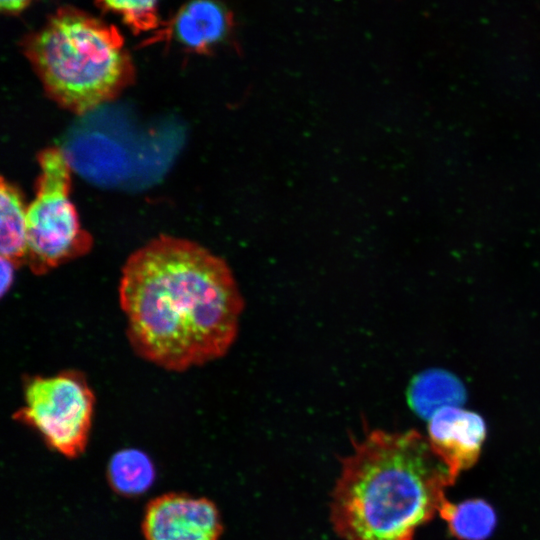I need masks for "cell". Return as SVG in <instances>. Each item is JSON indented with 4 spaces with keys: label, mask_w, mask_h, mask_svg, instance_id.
<instances>
[{
    "label": "cell",
    "mask_w": 540,
    "mask_h": 540,
    "mask_svg": "<svg viewBox=\"0 0 540 540\" xmlns=\"http://www.w3.org/2000/svg\"><path fill=\"white\" fill-rule=\"evenodd\" d=\"M118 295L131 348L173 372L224 356L243 310L226 262L193 241L170 235L152 239L128 257Z\"/></svg>",
    "instance_id": "6da1fadb"
},
{
    "label": "cell",
    "mask_w": 540,
    "mask_h": 540,
    "mask_svg": "<svg viewBox=\"0 0 540 540\" xmlns=\"http://www.w3.org/2000/svg\"><path fill=\"white\" fill-rule=\"evenodd\" d=\"M456 477L419 432L372 430L341 460L331 525L340 540H413Z\"/></svg>",
    "instance_id": "7a4b0ae2"
},
{
    "label": "cell",
    "mask_w": 540,
    "mask_h": 540,
    "mask_svg": "<svg viewBox=\"0 0 540 540\" xmlns=\"http://www.w3.org/2000/svg\"><path fill=\"white\" fill-rule=\"evenodd\" d=\"M22 46L47 95L76 114L112 100L134 76L119 30L73 7L59 8Z\"/></svg>",
    "instance_id": "3957f363"
},
{
    "label": "cell",
    "mask_w": 540,
    "mask_h": 540,
    "mask_svg": "<svg viewBox=\"0 0 540 540\" xmlns=\"http://www.w3.org/2000/svg\"><path fill=\"white\" fill-rule=\"evenodd\" d=\"M38 161L36 196L26 213L25 264L35 275H43L89 252L92 237L81 227L69 197L71 166L65 153L50 147Z\"/></svg>",
    "instance_id": "277c9868"
},
{
    "label": "cell",
    "mask_w": 540,
    "mask_h": 540,
    "mask_svg": "<svg viewBox=\"0 0 540 540\" xmlns=\"http://www.w3.org/2000/svg\"><path fill=\"white\" fill-rule=\"evenodd\" d=\"M95 401L80 371L33 375L24 380L23 404L13 419L35 430L55 452L74 459L86 450Z\"/></svg>",
    "instance_id": "5b68a950"
},
{
    "label": "cell",
    "mask_w": 540,
    "mask_h": 540,
    "mask_svg": "<svg viewBox=\"0 0 540 540\" xmlns=\"http://www.w3.org/2000/svg\"><path fill=\"white\" fill-rule=\"evenodd\" d=\"M145 540H219L223 523L208 498L168 492L148 502L142 519Z\"/></svg>",
    "instance_id": "8992f818"
},
{
    "label": "cell",
    "mask_w": 540,
    "mask_h": 540,
    "mask_svg": "<svg viewBox=\"0 0 540 540\" xmlns=\"http://www.w3.org/2000/svg\"><path fill=\"white\" fill-rule=\"evenodd\" d=\"M428 434L432 449L458 475L477 461L486 425L479 414L448 406L431 417Z\"/></svg>",
    "instance_id": "52a82bcc"
},
{
    "label": "cell",
    "mask_w": 540,
    "mask_h": 540,
    "mask_svg": "<svg viewBox=\"0 0 540 540\" xmlns=\"http://www.w3.org/2000/svg\"><path fill=\"white\" fill-rule=\"evenodd\" d=\"M167 34L194 52L221 43L231 29V15L218 0H191L177 12Z\"/></svg>",
    "instance_id": "ba28073f"
},
{
    "label": "cell",
    "mask_w": 540,
    "mask_h": 540,
    "mask_svg": "<svg viewBox=\"0 0 540 540\" xmlns=\"http://www.w3.org/2000/svg\"><path fill=\"white\" fill-rule=\"evenodd\" d=\"M0 210L1 257L20 266L27 254V207L19 190L4 178L0 186Z\"/></svg>",
    "instance_id": "9c48e42d"
},
{
    "label": "cell",
    "mask_w": 540,
    "mask_h": 540,
    "mask_svg": "<svg viewBox=\"0 0 540 540\" xmlns=\"http://www.w3.org/2000/svg\"><path fill=\"white\" fill-rule=\"evenodd\" d=\"M155 468L143 451L125 448L115 452L107 466V479L118 494L133 497L146 492L154 482Z\"/></svg>",
    "instance_id": "30bf717a"
},
{
    "label": "cell",
    "mask_w": 540,
    "mask_h": 540,
    "mask_svg": "<svg viewBox=\"0 0 540 540\" xmlns=\"http://www.w3.org/2000/svg\"><path fill=\"white\" fill-rule=\"evenodd\" d=\"M463 385L450 373L430 371L419 375L410 387L409 400L423 417H432L438 410L455 406L464 400Z\"/></svg>",
    "instance_id": "8fae6325"
},
{
    "label": "cell",
    "mask_w": 540,
    "mask_h": 540,
    "mask_svg": "<svg viewBox=\"0 0 540 540\" xmlns=\"http://www.w3.org/2000/svg\"><path fill=\"white\" fill-rule=\"evenodd\" d=\"M439 514L449 530L461 540H485L496 527V513L482 499L466 500L458 504L444 501Z\"/></svg>",
    "instance_id": "7c38bea8"
},
{
    "label": "cell",
    "mask_w": 540,
    "mask_h": 540,
    "mask_svg": "<svg viewBox=\"0 0 540 540\" xmlns=\"http://www.w3.org/2000/svg\"><path fill=\"white\" fill-rule=\"evenodd\" d=\"M104 10L121 16L135 33L149 31L159 25L158 0H96Z\"/></svg>",
    "instance_id": "4fadbf2b"
},
{
    "label": "cell",
    "mask_w": 540,
    "mask_h": 540,
    "mask_svg": "<svg viewBox=\"0 0 540 540\" xmlns=\"http://www.w3.org/2000/svg\"><path fill=\"white\" fill-rule=\"evenodd\" d=\"M1 263V269H0V275H1V295H5L11 288L14 282L15 278V271L19 267L11 260L1 257L0 260Z\"/></svg>",
    "instance_id": "5bb4252c"
},
{
    "label": "cell",
    "mask_w": 540,
    "mask_h": 540,
    "mask_svg": "<svg viewBox=\"0 0 540 540\" xmlns=\"http://www.w3.org/2000/svg\"><path fill=\"white\" fill-rule=\"evenodd\" d=\"M31 0H0L1 10L6 13H18L22 11Z\"/></svg>",
    "instance_id": "9a60e30c"
}]
</instances>
